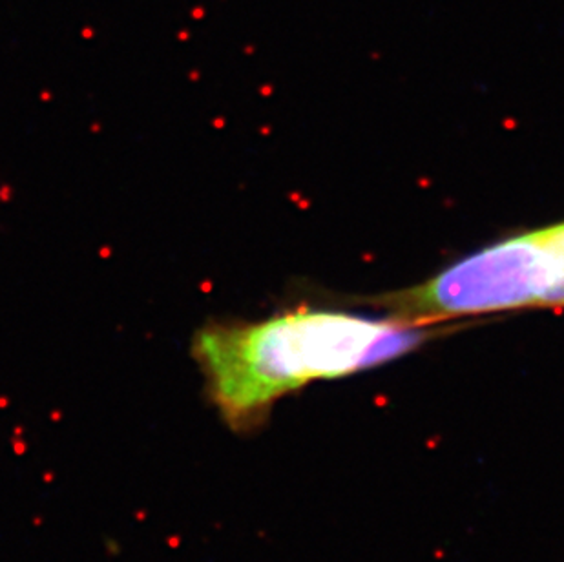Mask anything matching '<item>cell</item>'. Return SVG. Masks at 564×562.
I'll return each instance as SVG.
<instances>
[{
	"label": "cell",
	"instance_id": "1",
	"mask_svg": "<svg viewBox=\"0 0 564 562\" xmlns=\"http://www.w3.org/2000/svg\"><path fill=\"white\" fill-rule=\"evenodd\" d=\"M431 336L424 325L332 308L298 307L256 321H214L190 352L225 425L256 433L274 405L312 382L378 367Z\"/></svg>",
	"mask_w": 564,
	"mask_h": 562
},
{
	"label": "cell",
	"instance_id": "2",
	"mask_svg": "<svg viewBox=\"0 0 564 562\" xmlns=\"http://www.w3.org/2000/svg\"><path fill=\"white\" fill-rule=\"evenodd\" d=\"M378 303L416 325L515 308H564V221L484 246Z\"/></svg>",
	"mask_w": 564,
	"mask_h": 562
}]
</instances>
